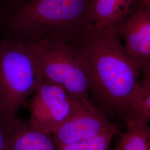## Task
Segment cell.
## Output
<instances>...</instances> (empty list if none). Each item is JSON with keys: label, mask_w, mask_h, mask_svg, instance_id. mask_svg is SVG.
Listing matches in <instances>:
<instances>
[{"label": "cell", "mask_w": 150, "mask_h": 150, "mask_svg": "<svg viewBox=\"0 0 150 150\" xmlns=\"http://www.w3.org/2000/svg\"><path fill=\"white\" fill-rule=\"evenodd\" d=\"M129 113L144 115L150 120V87L139 82L131 98Z\"/></svg>", "instance_id": "7c38bea8"}, {"label": "cell", "mask_w": 150, "mask_h": 150, "mask_svg": "<svg viewBox=\"0 0 150 150\" xmlns=\"http://www.w3.org/2000/svg\"><path fill=\"white\" fill-rule=\"evenodd\" d=\"M9 129L8 125L0 119V150H8Z\"/></svg>", "instance_id": "4fadbf2b"}, {"label": "cell", "mask_w": 150, "mask_h": 150, "mask_svg": "<svg viewBox=\"0 0 150 150\" xmlns=\"http://www.w3.org/2000/svg\"><path fill=\"white\" fill-rule=\"evenodd\" d=\"M111 131L120 134L118 126L96 107L83 105L51 136L57 149L63 145L92 139Z\"/></svg>", "instance_id": "8992f818"}, {"label": "cell", "mask_w": 150, "mask_h": 150, "mask_svg": "<svg viewBox=\"0 0 150 150\" xmlns=\"http://www.w3.org/2000/svg\"><path fill=\"white\" fill-rule=\"evenodd\" d=\"M149 120L142 114L129 113L124 121L125 131L111 150H150Z\"/></svg>", "instance_id": "30bf717a"}, {"label": "cell", "mask_w": 150, "mask_h": 150, "mask_svg": "<svg viewBox=\"0 0 150 150\" xmlns=\"http://www.w3.org/2000/svg\"><path fill=\"white\" fill-rule=\"evenodd\" d=\"M9 129L8 150H56L51 134L18 118L7 124Z\"/></svg>", "instance_id": "ba28073f"}, {"label": "cell", "mask_w": 150, "mask_h": 150, "mask_svg": "<svg viewBox=\"0 0 150 150\" xmlns=\"http://www.w3.org/2000/svg\"><path fill=\"white\" fill-rule=\"evenodd\" d=\"M28 0H4V6H6L14 5L19 4L22 2H25Z\"/></svg>", "instance_id": "9a60e30c"}, {"label": "cell", "mask_w": 150, "mask_h": 150, "mask_svg": "<svg viewBox=\"0 0 150 150\" xmlns=\"http://www.w3.org/2000/svg\"><path fill=\"white\" fill-rule=\"evenodd\" d=\"M42 77L27 45L12 38L0 41V119L9 124L33 93Z\"/></svg>", "instance_id": "3957f363"}, {"label": "cell", "mask_w": 150, "mask_h": 150, "mask_svg": "<svg viewBox=\"0 0 150 150\" xmlns=\"http://www.w3.org/2000/svg\"><path fill=\"white\" fill-rule=\"evenodd\" d=\"M11 38L24 43L61 40L79 45L94 32L91 0H28L2 6Z\"/></svg>", "instance_id": "7a4b0ae2"}, {"label": "cell", "mask_w": 150, "mask_h": 150, "mask_svg": "<svg viewBox=\"0 0 150 150\" xmlns=\"http://www.w3.org/2000/svg\"><path fill=\"white\" fill-rule=\"evenodd\" d=\"M137 0H91L94 32L115 27L132 10Z\"/></svg>", "instance_id": "9c48e42d"}, {"label": "cell", "mask_w": 150, "mask_h": 150, "mask_svg": "<svg viewBox=\"0 0 150 150\" xmlns=\"http://www.w3.org/2000/svg\"><path fill=\"white\" fill-rule=\"evenodd\" d=\"M120 134L116 132H107L90 139L63 145L56 150H110L113 137Z\"/></svg>", "instance_id": "8fae6325"}, {"label": "cell", "mask_w": 150, "mask_h": 150, "mask_svg": "<svg viewBox=\"0 0 150 150\" xmlns=\"http://www.w3.org/2000/svg\"></svg>", "instance_id": "e0dca14e"}, {"label": "cell", "mask_w": 150, "mask_h": 150, "mask_svg": "<svg viewBox=\"0 0 150 150\" xmlns=\"http://www.w3.org/2000/svg\"><path fill=\"white\" fill-rule=\"evenodd\" d=\"M145 4H146L147 5L149 6L150 7V0H142Z\"/></svg>", "instance_id": "2e32d148"}, {"label": "cell", "mask_w": 150, "mask_h": 150, "mask_svg": "<svg viewBox=\"0 0 150 150\" xmlns=\"http://www.w3.org/2000/svg\"><path fill=\"white\" fill-rule=\"evenodd\" d=\"M77 45L89 76L93 105L109 120L124 122L139 83V60L126 51L115 27L94 32Z\"/></svg>", "instance_id": "6da1fadb"}, {"label": "cell", "mask_w": 150, "mask_h": 150, "mask_svg": "<svg viewBox=\"0 0 150 150\" xmlns=\"http://www.w3.org/2000/svg\"><path fill=\"white\" fill-rule=\"evenodd\" d=\"M25 43L42 79L61 86L87 106L95 107L90 97V79L79 45L61 40Z\"/></svg>", "instance_id": "277c9868"}, {"label": "cell", "mask_w": 150, "mask_h": 150, "mask_svg": "<svg viewBox=\"0 0 150 150\" xmlns=\"http://www.w3.org/2000/svg\"><path fill=\"white\" fill-rule=\"evenodd\" d=\"M126 51L139 61H150V7L137 0L123 20L115 26Z\"/></svg>", "instance_id": "52a82bcc"}, {"label": "cell", "mask_w": 150, "mask_h": 150, "mask_svg": "<svg viewBox=\"0 0 150 150\" xmlns=\"http://www.w3.org/2000/svg\"><path fill=\"white\" fill-rule=\"evenodd\" d=\"M33 93L28 121L49 134H52L81 107L86 105L61 86L42 77Z\"/></svg>", "instance_id": "5b68a950"}, {"label": "cell", "mask_w": 150, "mask_h": 150, "mask_svg": "<svg viewBox=\"0 0 150 150\" xmlns=\"http://www.w3.org/2000/svg\"><path fill=\"white\" fill-rule=\"evenodd\" d=\"M141 67V75L139 82L150 87V61H139Z\"/></svg>", "instance_id": "5bb4252c"}]
</instances>
